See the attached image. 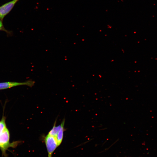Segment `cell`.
<instances>
[{
  "mask_svg": "<svg viewBox=\"0 0 157 157\" xmlns=\"http://www.w3.org/2000/svg\"><path fill=\"white\" fill-rule=\"evenodd\" d=\"M9 139V131L6 127L0 133V149L2 156L4 157H7L6 151L10 147H14L16 145V143H10Z\"/></svg>",
  "mask_w": 157,
  "mask_h": 157,
  "instance_id": "1",
  "label": "cell"
},
{
  "mask_svg": "<svg viewBox=\"0 0 157 157\" xmlns=\"http://www.w3.org/2000/svg\"><path fill=\"white\" fill-rule=\"evenodd\" d=\"M44 141L46 147L48 157H52V154L58 147L55 137L47 134L44 138Z\"/></svg>",
  "mask_w": 157,
  "mask_h": 157,
  "instance_id": "2",
  "label": "cell"
},
{
  "mask_svg": "<svg viewBox=\"0 0 157 157\" xmlns=\"http://www.w3.org/2000/svg\"><path fill=\"white\" fill-rule=\"evenodd\" d=\"M19 0H13L0 6V18L1 20L10 11Z\"/></svg>",
  "mask_w": 157,
  "mask_h": 157,
  "instance_id": "3",
  "label": "cell"
},
{
  "mask_svg": "<svg viewBox=\"0 0 157 157\" xmlns=\"http://www.w3.org/2000/svg\"><path fill=\"white\" fill-rule=\"evenodd\" d=\"M34 81L31 80L24 82H8L0 83V90L6 89L20 85H26L31 87L34 85Z\"/></svg>",
  "mask_w": 157,
  "mask_h": 157,
  "instance_id": "4",
  "label": "cell"
},
{
  "mask_svg": "<svg viewBox=\"0 0 157 157\" xmlns=\"http://www.w3.org/2000/svg\"><path fill=\"white\" fill-rule=\"evenodd\" d=\"M65 122V120L64 119L61 123L62 124L61 127L55 137L58 146L61 144L63 140L64 132L65 131L64 128Z\"/></svg>",
  "mask_w": 157,
  "mask_h": 157,
  "instance_id": "5",
  "label": "cell"
},
{
  "mask_svg": "<svg viewBox=\"0 0 157 157\" xmlns=\"http://www.w3.org/2000/svg\"><path fill=\"white\" fill-rule=\"evenodd\" d=\"M56 122L54 123L53 126L51 129L49 131L48 134L49 135L55 137L57 134L62 126L61 123L58 126H56Z\"/></svg>",
  "mask_w": 157,
  "mask_h": 157,
  "instance_id": "6",
  "label": "cell"
},
{
  "mask_svg": "<svg viewBox=\"0 0 157 157\" xmlns=\"http://www.w3.org/2000/svg\"><path fill=\"white\" fill-rule=\"evenodd\" d=\"M6 127L5 119L3 118L0 121V133Z\"/></svg>",
  "mask_w": 157,
  "mask_h": 157,
  "instance_id": "7",
  "label": "cell"
},
{
  "mask_svg": "<svg viewBox=\"0 0 157 157\" xmlns=\"http://www.w3.org/2000/svg\"><path fill=\"white\" fill-rule=\"evenodd\" d=\"M0 30H4L5 31H7L4 28L2 22V20H0Z\"/></svg>",
  "mask_w": 157,
  "mask_h": 157,
  "instance_id": "8",
  "label": "cell"
},
{
  "mask_svg": "<svg viewBox=\"0 0 157 157\" xmlns=\"http://www.w3.org/2000/svg\"><path fill=\"white\" fill-rule=\"evenodd\" d=\"M0 20H1V19H0Z\"/></svg>",
  "mask_w": 157,
  "mask_h": 157,
  "instance_id": "9",
  "label": "cell"
}]
</instances>
